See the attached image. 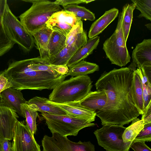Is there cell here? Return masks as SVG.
<instances>
[{"mask_svg":"<svg viewBox=\"0 0 151 151\" xmlns=\"http://www.w3.org/2000/svg\"><path fill=\"white\" fill-rule=\"evenodd\" d=\"M123 13L118 15L116 29L112 35L103 44V50L107 58L112 64L125 66L130 61L131 58L126 45L122 28Z\"/></svg>","mask_w":151,"mask_h":151,"instance_id":"cell-5","label":"cell"},{"mask_svg":"<svg viewBox=\"0 0 151 151\" xmlns=\"http://www.w3.org/2000/svg\"><path fill=\"white\" fill-rule=\"evenodd\" d=\"M142 68L149 82L151 83V66H143Z\"/></svg>","mask_w":151,"mask_h":151,"instance_id":"cell-40","label":"cell"},{"mask_svg":"<svg viewBox=\"0 0 151 151\" xmlns=\"http://www.w3.org/2000/svg\"><path fill=\"white\" fill-rule=\"evenodd\" d=\"M13 139V151H41L34 136L23 122H16Z\"/></svg>","mask_w":151,"mask_h":151,"instance_id":"cell-10","label":"cell"},{"mask_svg":"<svg viewBox=\"0 0 151 151\" xmlns=\"http://www.w3.org/2000/svg\"><path fill=\"white\" fill-rule=\"evenodd\" d=\"M132 61L129 66L141 68L151 66V39H144L137 44L133 51Z\"/></svg>","mask_w":151,"mask_h":151,"instance_id":"cell-13","label":"cell"},{"mask_svg":"<svg viewBox=\"0 0 151 151\" xmlns=\"http://www.w3.org/2000/svg\"><path fill=\"white\" fill-rule=\"evenodd\" d=\"M151 100L145 108L143 114L142 115L141 119H143L145 124L151 123Z\"/></svg>","mask_w":151,"mask_h":151,"instance_id":"cell-37","label":"cell"},{"mask_svg":"<svg viewBox=\"0 0 151 151\" xmlns=\"http://www.w3.org/2000/svg\"><path fill=\"white\" fill-rule=\"evenodd\" d=\"M21 106L26 118V125L34 136L37 131L36 119L37 111L30 108L26 103L22 104Z\"/></svg>","mask_w":151,"mask_h":151,"instance_id":"cell-29","label":"cell"},{"mask_svg":"<svg viewBox=\"0 0 151 151\" xmlns=\"http://www.w3.org/2000/svg\"><path fill=\"white\" fill-rule=\"evenodd\" d=\"M100 41L98 36L88 40L86 44L78 50L68 63L67 66L70 68L92 54Z\"/></svg>","mask_w":151,"mask_h":151,"instance_id":"cell-20","label":"cell"},{"mask_svg":"<svg viewBox=\"0 0 151 151\" xmlns=\"http://www.w3.org/2000/svg\"><path fill=\"white\" fill-rule=\"evenodd\" d=\"M3 72L14 89L41 91L53 89L66 75L59 73L46 59L37 57L20 60H10Z\"/></svg>","mask_w":151,"mask_h":151,"instance_id":"cell-2","label":"cell"},{"mask_svg":"<svg viewBox=\"0 0 151 151\" xmlns=\"http://www.w3.org/2000/svg\"><path fill=\"white\" fill-rule=\"evenodd\" d=\"M21 91L10 87L2 91L1 94L3 105L14 110L19 116L25 118L21 104L26 103L27 101L24 99Z\"/></svg>","mask_w":151,"mask_h":151,"instance_id":"cell-15","label":"cell"},{"mask_svg":"<svg viewBox=\"0 0 151 151\" xmlns=\"http://www.w3.org/2000/svg\"><path fill=\"white\" fill-rule=\"evenodd\" d=\"M88 39L84 30L82 21L81 20L71 29L66 36V46H72L78 50L86 44Z\"/></svg>","mask_w":151,"mask_h":151,"instance_id":"cell-19","label":"cell"},{"mask_svg":"<svg viewBox=\"0 0 151 151\" xmlns=\"http://www.w3.org/2000/svg\"><path fill=\"white\" fill-rule=\"evenodd\" d=\"M136 71L139 76L141 80L144 101V107L145 109V108L148 104L150 101L151 100V99L149 97L148 95L147 88V84L148 82L147 83L145 82L142 77V71L140 68H137L136 70Z\"/></svg>","mask_w":151,"mask_h":151,"instance_id":"cell-33","label":"cell"},{"mask_svg":"<svg viewBox=\"0 0 151 151\" xmlns=\"http://www.w3.org/2000/svg\"><path fill=\"white\" fill-rule=\"evenodd\" d=\"M42 151H95L90 141L74 142L56 133L52 137L45 135L42 140Z\"/></svg>","mask_w":151,"mask_h":151,"instance_id":"cell-9","label":"cell"},{"mask_svg":"<svg viewBox=\"0 0 151 151\" xmlns=\"http://www.w3.org/2000/svg\"><path fill=\"white\" fill-rule=\"evenodd\" d=\"M136 69L134 70L135 94L137 106L142 115L144 109L142 86L141 79L137 73Z\"/></svg>","mask_w":151,"mask_h":151,"instance_id":"cell-30","label":"cell"},{"mask_svg":"<svg viewBox=\"0 0 151 151\" xmlns=\"http://www.w3.org/2000/svg\"><path fill=\"white\" fill-rule=\"evenodd\" d=\"M52 31L45 25L32 35L35 44L38 50L40 58L46 59L48 58V45Z\"/></svg>","mask_w":151,"mask_h":151,"instance_id":"cell-21","label":"cell"},{"mask_svg":"<svg viewBox=\"0 0 151 151\" xmlns=\"http://www.w3.org/2000/svg\"><path fill=\"white\" fill-rule=\"evenodd\" d=\"M135 6L133 3H127L123 7L122 12L123 13L122 28L124 36L126 42L129 33L132 21L133 12Z\"/></svg>","mask_w":151,"mask_h":151,"instance_id":"cell-27","label":"cell"},{"mask_svg":"<svg viewBox=\"0 0 151 151\" xmlns=\"http://www.w3.org/2000/svg\"><path fill=\"white\" fill-rule=\"evenodd\" d=\"M132 122L131 124L126 128L122 135L123 141L124 143L133 141L144 127L145 123L143 119L137 118Z\"/></svg>","mask_w":151,"mask_h":151,"instance_id":"cell-26","label":"cell"},{"mask_svg":"<svg viewBox=\"0 0 151 151\" xmlns=\"http://www.w3.org/2000/svg\"><path fill=\"white\" fill-rule=\"evenodd\" d=\"M118 14V9L115 8L106 11L91 24L88 34L89 39L97 36L101 33L117 17Z\"/></svg>","mask_w":151,"mask_h":151,"instance_id":"cell-17","label":"cell"},{"mask_svg":"<svg viewBox=\"0 0 151 151\" xmlns=\"http://www.w3.org/2000/svg\"><path fill=\"white\" fill-rule=\"evenodd\" d=\"M135 6V8L139 10L141 13L137 17H144L151 21V0H131Z\"/></svg>","mask_w":151,"mask_h":151,"instance_id":"cell-31","label":"cell"},{"mask_svg":"<svg viewBox=\"0 0 151 151\" xmlns=\"http://www.w3.org/2000/svg\"><path fill=\"white\" fill-rule=\"evenodd\" d=\"M31 3L30 8L19 17L25 29L31 35L46 25L54 13L62 10L54 1L47 0H26Z\"/></svg>","mask_w":151,"mask_h":151,"instance_id":"cell-4","label":"cell"},{"mask_svg":"<svg viewBox=\"0 0 151 151\" xmlns=\"http://www.w3.org/2000/svg\"><path fill=\"white\" fill-rule=\"evenodd\" d=\"M126 129L122 125L106 124L93 133L99 145L106 151H129L133 141L123 142L122 137Z\"/></svg>","mask_w":151,"mask_h":151,"instance_id":"cell-8","label":"cell"},{"mask_svg":"<svg viewBox=\"0 0 151 151\" xmlns=\"http://www.w3.org/2000/svg\"><path fill=\"white\" fill-rule=\"evenodd\" d=\"M41 114L52 134L56 133L63 137L76 136L83 129L95 125L86 120L67 115H54L45 112H42Z\"/></svg>","mask_w":151,"mask_h":151,"instance_id":"cell-7","label":"cell"},{"mask_svg":"<svg viewBox=\"0 0 151 151\" xmlns=\"http://www.w3.org/2000/svg\"><path fill=\"white\" fill-rule=\"evenodd\" d=\"M106 102V94L102 90L91 91L84 98L79 101L80 105L93 111L102 109Z\"/></svg>","mask_w":151,"mask_h":151,"instance_id":"cell-16","label":"cell"},{"mask_svg":"<svg viewBox=\"0 0 151 151\" xmlns=\"http://www.w3.org/2000/svg\"><path fill=\"white\" fill-rule=\"evenodd\" d=\"M99 70V67L97 64L82 60L72 67L69 68L66 77H72L87 75Z\"/></svg>","mask_w":151,"mask_h":151,"instance_id":"cell-23","label":"cell"},{"mask_svg":"<svg viewBox=\"0 0 151 151\" xmlns=\"http://www.w3.org/2000/svg\"><path fill=\"white\" fill-rule=\"evenodd\" d=\"M19 116L14 110L0 105V137L9 140L13 139L14 126Z\"/></svg>","mask_w":151,"mask_h":151,"instance_id":"cell-12","label":"cell"},{"mask_svg":"<svg viewBox=\"0 0 151 151\" xmlns=\"http://www.w3.org/2000/svg\"><path fill=\"white\" fill-rule=\"evenodd\" d=\"M0 151H13L12 143L9 140L0 137Z\"/></svg>","mask_w":151,"mask_h":151,"instance_id":"cell-38","label":"cell"},{"mask_svg":"<svg viewBox=\"0 0 151 151\" xmlns=\"http://www.w3.org/2000/svg\"><path fill=\"white\" fill-rule=\"evenodd\" d=\"M81 20L73 13L62 9L53 14L46 25L52 31L67 36Z\"/></svg>","mask_w":151,"mask_h":151,"instance_id":"cell-11","label":"cell"},{"mask_svg":"<svg viewBox=\"0 0 151 151\" xmlns=\"http://www.w3.org/2000/svg\"><path fill=\"white\" fill-rule=\"evenodd\" d=\"M3 105L2 98L1 94H0V105Z\"/></svg>","mask_w":151,"mask_h":151,"instance_id":"cell-42","label":"cell"},{"mask_svg":"<svg viewBox=\"0 0 151 151\" xmlns=\"http://www.w3.org/2000/svg\"><path fill=\"white\" fill-rule=\"evenodd\" d=\"M78 50L72 46H66L56 55L46 59L50 64L53 65H64L68 61Z\"/></svg>","mask_w":151,"mask_h":151,"instance_id":"cell-25","label":"cell"},{"mask_svg":"<svg viewBox=\"0 0 151 151\" xmlns=\"http://www.w3.org/2000/svg\"><path fill=\"white\" fill-rule=\"evenodd\" d=\"M47 101L60 108L69 116L83 119L91 122L95 120L96 111L89 110L81 106L79 101L61 104L52 102L48 99Z\"/></svg>","mask_w":151,"mask_h":151,"instance_id":"cell-14","label":"cell"},{"mask_svg":"<svg viewBox=\"0 0 151 151\" xmlns=\"http://www.w3.org/2000/svg\"><path fill=\"white\" fill-rule=\"evenodd\" d=\"M12 86V84L2 71L0 72V94L4 90Z\"/></svg>","mask_w":151,"mask_h":151,"instance_id":"cell-35","label":"cell"},{"mask_svg":"<svg viewBox=\"0 0 151 151\" xmlns=\"http://www.w3.org/2000/svg\"><path fill=\"white\" fill-rule=\"evenodd\" d=\"M6 0H0V57L9 51L15 44L8 38L3 24V18L7 4Z\"/></svg>","mask_w":151,"mask_h":151,"instance_id":"cell-22","label":"cell"},{"mask_svg":"<svg viewBox=\"0 0 151 151\" xmlns=\"http://www.w3.org/2000/svg\"><path fill=\"white\" fill-rule=\"evenodd\" d=\"M64 10L73 13L76 17L83 20L91 21L95 19L94 14L85 7L80 6L77 4L67 5L63 7Z\"/></svg>","mask_w":151,"mask_h":151,"instance_id":"cell-28","label":"cell"},{"mask_svg":"<svg viewBox=\"0 0 151 151\" xmlns=\"http://www.w3.org/2000/svg\"><path fill=\"white\" fill-rule=\"evenodd\" d=\"M135 70L129 67L114 68L104 72L96 83V90L104 91L107 96L104 107L96 112L102 125L128 124L142 115L135 94Z\"/></svg>","mask_w":151,"mask_h":151,"instance_id":"cell-1","label":"cell"},{"mask_svg":"<svg viewBox=\"0 0 151 151\" xmlns=\"http://www.w3.org/2000/svg\"><path fill=\"white\" fill-rule=\"evenodd\" d=\"M3 24L8 39L17 44L24 53L29 52L35 45L34 38L12 13L8 3L3 17Z\"/></svg>","mask_w":151,"mask_h":151,"instance_id":"cell-6","label":"cell"},{"mask_svg":"<svg viewBox=\"0 0 151 151\" xmlns=\"http://www.w3.org/2000/svg\"><path fill=\"white\" fill-rule=\"evenodd\" d=\"M92 83L88 75L71 77L55 87L48 99L61 104L80 101L91 91Z\"/></svg>","mask_w":151,"mask_h":151,"instance_id":"cell-3","label":"cell"},{"mask_svg":"<svg viewBox=\"0 0 151 151\" xmlns=\"http://www.w3.org/2000/svg\"><path fill=\"white\" fill-rule=\"evenodd\" d=\"M48 99L44 97L35 96L27 101L30 108L37 111L54 115H65L66 113L58 106L48 102Z\"/></svg>","mask_w":151,"mask_h":151,"instance_id":"cell-18","label":"cell"},{"mask_svg":"<svg viewBox=\"0 0 151 151\" xmlns=\"http://www.w3.org/2000/svg\"><path fill=\"white\" fill-rule=\"evenodd\" d=\"M145 142L144 141H133L130 148L134 151H151V149Z\"/></svg>","mask_w":151,"mask_h":151,"instance_id":"cell-36","label":"cell"},{"mask_svg":"<svg viewBox=\"0 0 151 151\" xmlns=\"http://www.w3.org/2000/svg\"><path fill=\"white\" fill-rule=\"evenodd\" d=\"M145 26H146V27L148 28L150 30H151V23H149L145 25Z\"/></svg>","mask_w":151,"mask_h":151,"instance_id":"cell-41","label":"cell"},{"mask_svg":"<svg viewBox=\"0 0 151 151\" xmlns=\"http://www.w3.org/2000/svg\"><path fill=\"white\" fill-rule=\"evenodd\" d=\"M95 0H57L54 2L60 6H64L69 5L78 4L81 3L88 4Z\"/></svg>","mask_w":151,"mask_h":151,"instance_id":"cell-34","label":"cell"},{"mask_svg":"<svg viewBox=\"0 0 151 151\" xmlns=\"http://www.w3.org/2000/svg\"><path fill=\"white\" fill-rule=\"evenodd\" d=\"M151 142V123L145 124L143 128L133 140L135 141Z\"/></svg>","mask_w":151,"mask_h":151,"instance_id":"cell-32","label":"cell"},{"mask_svg":"<svg viewBox=\"0 0 151 151\" xmlns=\"http://www.w3.org/2000/svg\"><path fill=\"white\" fill-rule=\"evenodd\" d=\"M66 36L52 31L47 47L48 58L56 55L66 46Z\"/></svg>","mask_w":151,"mask_h":151,"instance_id":"cell-24","label":"cell"},{"mask_svg":"<svg viewBox=\"0 0 151 151\" xmlns=\"http://www.w3.org/2000/svg\"><path fill=\"white\" fill-rule=\"evenodd\" d=\"M52 65L57 72L63 75H66L69 70V68L66 65Z\"/></svg>","mask_w":151,"mask_h":151,"instance_id":"cell-39","label":"cell"}]
</instances>
